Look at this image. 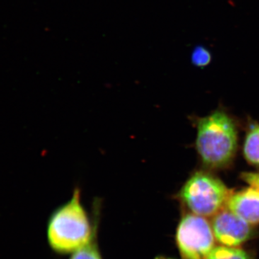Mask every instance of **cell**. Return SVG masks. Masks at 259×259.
Instances as JSON below:
<instances>
[{
  "label": "cell",
  "instance_id": "obj_9",
  "mask_svg": "<svg viewBox=\"0 0 259 259\" xmlns=\"http://www.w3.org/2000/svg\"><path fill=\"white\" fill-rule=\"evenodd\" d=\"M207 259H252L249 253L240 247L215 245Z\"/></svg>",
  "mask_w": 259,
  "mask_h": 259
},
{
  "label": "cell",
  "instance_id": "obj_3",
  "mask_svg": "<svg viewBox=\"0 0 259 259\" xmlns=\"http://www.w3.org/2000/svg\"><path fill=\"white\" fill-rule=\"evenodd\" d=\"M232 192L218 177L198 171L185 182L177 197L191 213L212 218L226 208Z\"/></svg>",
  "mask_w": 259,
  "mask_h": 259
},
{
  "label": "cell",
  "instance_id": "obj_2",
  "mask_svg": "<svg viewBox=\"0 0 259 259\" xmlns=\"http://www.w3.org/2000/svg\"><path fill=\"white\" fill-rule=\"evenodd\" d=\"M196 147L204 166L223 168L233 161L238 148L236 121L221 110L197 120Z\"/></svg>",
  "mask_w": 259,
  "mask_h": 259
},
{
  "label": "cell",
  "instance_id": "obj_11",
  "mask_svg": "<svg viewBox=\"0 0 259 259\" xmlns=\"http://www.w3.org/2000/svg\"><path fill=\"white\" fill-rule=\"evenodd\" d=\"M241 180L259 190V171L243 172L241 175Z\"/></svg>",
  "mask_w": 259,
  "mask_h": 259
},
{
  "label": "cell",
  "instance_id": "obj_5",
  "mask_svg": "<svg viewBox=\"0 0 259 259\" xmlns=\"http://www.w3.org/2000/svg\"><path fill=\"white\" fill-rule=\"evenodd\" d=\"M216 242L228 247H240L253 236L251 225L227 207L213 216L211 221Z\"/></svg>",
  "mask_w": 259,
  "mask_h": 259
},
{
  "label": "cell",
  "instance_id": "obj_8",
  "mask_svg": "<svg viewBox=\"0 0 259 259\" xmlns=\"http://www.w3.org/2000/svg\"><path fill=\"white\" fill-rule=\"evenodd\" d=\"M243 154L248 163L259 167V124L253 122L247 131Z\"/></svg>",
  "mask_w": 259,
  "mask_h": 259
},
{
  "label": "cell",
  "instance_id": "obj_7",
  "mask_svg": "<svg viewBox=\"0 0 259 259\" xmlns=\"http://www.w3.org/2000/svg\"><path fill=\"white\" fill-rule=\"evenodd\" d=\"M99 225L100 211L98 209L91 238L83 247L73 253L69 259H103L99 244Z\"/></svg>",
  "mask_w": 259,
  "mask_h": 259
},
{
  "label": "cell",
  "instance_id": "obj_10",
  "mask_svg": "<svg viewBox=\"0 0 259 259\" xmlns=\"http://www.w3.org/2000/svg\"><path fill=\"white\" fill-rule=\"evenodd\" d=\"M191 61L197 67H204L212 61V55L205 47L199 46L194 48L192 51Z\"/></svg>",
  "mask_w": 259,
  "mask_h": 259
},
{
  "label": "cell",
  "instance_id": "obj_4",
  "mask_svg": "<svg viewBox=\"0 0 259 259\" xmlns=\"http://www.w3.org/2000/svg\"><path fill=\"white\" fill-rule=\"evenodd\" d=\"M205 218L193 213L181 218L175 239L182 259H207L215 246L212 226Z\"/></svg>",
  "mask_w": 259,
  "mask_h": 259
},
{
  "label": "cell",
  "instance_id": "obj_6",
  "mask_svg": "<svg viewBox=\"0 0 259 259\" xmlns=\"http://www.w3.org/2000/svg\"><path fill=\"white\" fill-rule=\"evenodd\" d=\"M226 207L251 226L259 223V190L246 187L232 192Z\"/></svg>",
  "mask_w": 259,
  "mask_h": 259
},
{
  "label": "cell",
  "instance_id": "obj_1",
  "mask_svg": "<svg viewBox=\"0 0 259 259\" xmlns=\"http://www.w3.org/2000/svg\"><path fill=\"white\" fill-rule=\"evenodd\" d=\"M98 206L93 218L83 207L81 191L75 189L69 201L56 208L47 223V241L58 255L72 254L86 244L93 235Z\"/></svg>",
  "mask_w": 259,
  "mask_h": 259
}]
</instances>
